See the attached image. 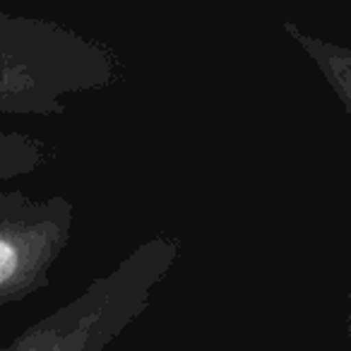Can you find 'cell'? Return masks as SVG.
Masks as SVG:
<instances>
[{"label": "cell", "instance_id": "cell-2", "mask_svg": "<svg viewBox=\"0 0 351 351\" xmlns=\"http://www.w3.org/2000/svg\"><path fill=\"white\" fill-rule=\"evenodd\" d=\"M178 250L181 243L169 236L135 245L116 267L0 351H104L149 308L152 293L176 265Z\"/></svg>", "mask_w": 351, "mask_h": 351}, {"label": "cell", "instance_id": "cell-5", "mask_svg": "<svg viewBox=\"0 0 351 351\" xmlns=\"http://www.w3.org/2000/svg\"><path fill=\"white\" fill-rule=\"evenodd\" d=\"M51 159L53 149L39 137L20 130H0V183L36 173Z\"/></svg>", "mask_w": 351, "mask_h": 351}, {"label": "cell", "instance_id": "cell-4", "mask_svg": "<svg viewBox=\"0 0 351 351\" xmlns=\"http://www.w3.org/2000/svg\"><path fill=\"white\" fill-rule=\"evenodd\" d=\"M284 32L301 46V51L315 63L325 82L332 87L337 99L344 106L346 116L351 121V46H341L335 41H327L322 36H313L303 32L293 22H284Z\"/></svg>", "mask_w": 351, "mask_h": 351}, {"label": "cell", "instance_id": "cell-1", "mask_svg": "<svg viewBox=\"0 0 351 351\" xmlns=\"http://www.w3.org/2000/svg\"><path fill=\"white\" fill-rule=\"evenodd\" d=\"M123 77L118 53L56 20L0 10V116H60Z\"/></svg>", "mask_w": 351, "mask_h": 351}, {"label": "cell", "instance_id": "cell-3", "mask_svg": "<svg viewBox=\"0 0 351 351\" xmlns=\"http://www.w3.org/2000/svg\"><path fill=\"white\" fill-rule=\"evenodd\" d=\"M73 226L75 205L68 197L0 191V308L49 287Z\"/></svg>", "mask_w": 351, "mask_h": 351}, {"label": "cell", "instance_id": "cell-6", "mask_svg": "<svg viewBox=\"0 0 351 351\" xmlns=\"http://www.w3.org/2000/svg\"><path fill=\"white\" fill-rule=\"evenodd\" d=\"M349 341H351V306H349Z\"/></svg>", "mask_w": 351, "mask_h": 351}]
</instances>
